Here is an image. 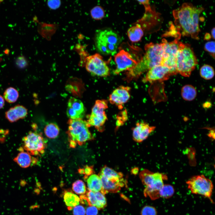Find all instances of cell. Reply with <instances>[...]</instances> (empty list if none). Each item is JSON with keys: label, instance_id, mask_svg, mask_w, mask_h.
<instances>
[{"label": "cell", "instance_id": "1", "mask_svg": "<svg viewBox=\"0 0 215 215\" xmlns=\"http://www.w3.org/2000/svg\"><path fill=\"white\" fill-rule=\"evenodd\" d=\"M202 7H196L189 3H184L173 11L176 30L182 36H190L199 39L200 30L199 18L203 10Z\"/></svg>", "mask_w": 215, "mask_h": 215}, {"label": "cell", "instance_id": "2", "mask_svg": "<svg viewBox=\"0 0 215 215\" xmlns=\"http://www.w3.org/2000/svg\"><path fill=\"white\" fill-rule=\"evenodd\" d=\"M145 50L144 55L137 64L127 73L128 80L136 79L153 67L161 64L163 51L162 43L147 44L145 46Z\"/></svg>", "mask_w": 215, "mask_h": 215}, {"label": "cell", "instance_id": "3", "mask_svg": "<svg viewBox=\"0 0 215 215\" xmlns=\"http://www.w3.org/2000/svg\"><path fill=\"white\" fill-rule=\"evenodd\" d=\"M121 41L119 36L110 29L98 31L95 37V44L98 51L105 55H115Z\"/></svg>", "mask_w": 215, "mask_h": 215}, {"label": "cell", "instance_id": "4", "mask_svg": "<svg viewBox=\"0 0 215 215\" xmlns=\"http://www.w3.org/2000/svg\"><path fill=\"white\" fill-rule=\"evenodd\" d=\"M139 176L145 186L144 191L145 196L153 200L159 198L160 190L164 184L163 181L167 179V176L162 173H154L144 169L140 173Z\"/></svg>", "mask_w": 215, "mask_h": 215}, {"label": "cell", "instance_id": "5", "mask_svg": "<svg viewBox=\"0 0 215 215\" xmlns=\"http://www.w3.org/2000/svg\"><path fill=\"white\" fill-rule=\"evenodd\" d=\"M198 63L192 49L188 44L183 43L176 56L178 73L185 77H189Z\"/></svg>", "mask_w": 215, "mask_h": 215}, {"label": "cell", "instance_id": "6", "mask_svg": "<svg viewBox=\"0 0 215 215\" xmlns=\"http://www.w3.org/2000/svg\"><path fill=\"white\" fill-rule=\"evenodd\" d=\"M68 130L67 132L71 140L82 145L87 141L93 139V137L89 130L90 126L87 122L81 118L70 119L68 121Z\"/></svg>", "mask_w": 215, "mask_h": 215}, {"label": "cell", "instance_id": "7", "mask_svg": "<svg viewBox=\"0 0 215 215\" xmlns=\"http://www.w3.org/2000/svg\"><path fill=\"white\" fill-rule=\"evenodd\" d=\"M179 38L168 42L165 39H162L163 54L161 65L168 67L173 75L178 73L176 69L177 52L183 43L178 41Z\"/></svg>", "mask_w": 215, "mask_h": 215}, {"label": "cell", "instance_id": "8", "mask_svg": "<svg viewBox=\"0 0 215 215\" xmlns=\"http://www.w3.org/2000/svg\"><path fill=\"white\" fill-rule=\"evenodd\" d=\"M188 189L194 194L202 196L211 199L214 186L212 182L203 175L194 176L186 182Z\"/></svg>", "mask_w": 215, "mask_h": 215}, {"label": "cell", "instance_id": "9", "mask_svg": "<svg viewBox=\"0 0 215 215\" xmlns=\"http://www.w3.org/2000/svg\"><path fill=\"white\" fill-rule=\"evenodd\" d=\"M22 141L24 149L30 155H37L44 152L46 141L41 133L30 132Z\"/></svg>", "mask_w": 215, "mask_h": 215}, {"label": "cell", "instance_id": "10", "mask_svg": "<svg viewBox=\"0 0 215 215\" xmlns=\"http://www.w3.org/2000/svg\"><path fill=\"white\" fill-rule=\"evenodd\" d=\"M108 108L107 101L105 100L96 101L87 122L95 127L99 131L103 130V127L107 120L105 110Z\"/></svg>", "mask_w": 215, "mask_h": 215}, {"label": "cell", "instance_id": "11", "mask_svg": "<svg viewBox=\"0 0 215 215\" xmlns=\"http://www.w3.org/2000/svg\"><path fill=\"white\" fill-rule=\"evenodd\" d=\"M86 70L93 75L106 77L110 74V69L102 57L96 53L87 57L85 61Z\"/></svg>", "mask_w": 215, "mask_h": 215}, {"label": "cell", "instance_id": "12", "mask_svg": "<svg viewBox=\"0 0 215 215\" xmlns=\"http://www.w3.org/2000/svg\"><path fill=\"white\" fill-rule=\"evenodd\" d=\"M114 61L116 67L114 71L115 74H118L124 71H129L134 67L139 60L134 59L128 52L121 49L114 55Z\"/></svg>", "mask_w": 215, "mask_h": 215}, {"label": "cell", "instance_id": "13", "mask_svg": "<svg viewBox=\"0 0 215 215\" xmlns=\"http://www.w3.org/2000/svg\"><path fill=\"white\" fill-rule=\"evenodd\" d=\"M172 75L170 70L167 67L161 65L155 66L148 71L142 81L144 82H151L157 80H167Z\"/></svg>", "mask_w": 215, "mask_h": 215}, {"label": "cell", "instance_id": "14", "mask_svg": "<svg viewBox=\"0 0 215 215\" xmlns=\"http://www.w3.org/2000/svg\"><path fill=\"white\" fill-rule=\"evenodd\" d=\"M130 88L128 86H121L115 89L110 95L109 100L112 104L117 106L119 109L127 102L130 97Z\"/></svg>", "mask_w": 215, "mask_h": 215}, {"label": "cell", "instance_id": "15", "mask_svg": "<svg viewBox=\"0 0 215 215\" xmlns=\"http://www.w3.org/2000/svg\"><path fill=\"white\" fill-rule=\"evenodd\" d=\"M102 184V189L101 192L104 195L108 193H116L125 185V180L122 179H108L99 175Z\"/></svg>", "mask_w": 215, "mask_h": 215}, {"label": "cell", "instance_id": "16", "mask_svg": "<svg viewBox=\"0 0 215 215\" xmlns=\"http://www.w3.org/2000/svg\"><path fill=\"white\" fill-rule=\"evenodd\" d=\"M155 128V127L150 126L145 122L137 123L133 129V139L136 142H141L147 139Z\"/></svg>", "mask_w": 215, "mask_h": 215}, {"label": "cell", "instance_id": "17", "mask_svg": "<svg viewBox=\"0 0 215 215\" xmlns=\"http://www.w3.org/2000/svg\"><path fill=\"white\" fill-rule=\"evenodd\" d=\"M14 161L21 167L26 168L29 167L32 163H36V159L32 158L30 155L27 152L21 151L15 157Z\"/></svg>", "mask_w": 215, "mask_h": 215}, {"label": "cell", "instance_id": "18", "mask_svg": "<svg viewBox=\"0 0 215 215\" xmlns=\"http://www.w3.org/2000/svg\"><path fill=\"white\" fill-rule=\"evenodd\" d=\"M127 34L130 40L132 42H135L141 40L144 35V32L141 25L137 24L128 29Z\"/></svg>", "mask_w": 215, "mask_h": 215}, {"label": "cell", "instance_id": "19", "mask_svg": "<svg viewBox=\"0 0 215 215\" xmlns=\"http://www.w3.org/2000/svg\"><path fill=\"white\" fill-rule=\"evenodd\" d=\"M88 190L94 192H101L102 184L99 176L95 174L90 175L87 180Z\"/></svg>", "mask_w": 215, "mask_h": 215}, {"label": "cell", "instance_id": "20", "mask_svg": "<svg viewBox=\"0 0 215 215\" xmlns=\"http://www.w3.org/2000/svg\"><path fill=\"white\" fill-rule=\"evenodd\" d=\"M63 199L69 210L78 205L80 201L79 198L76 195L70 191L64 193Z\"/></svg>", "mask_w": 215, "mask_h": 215}, {"label": "cell", "instance_id": "21", "mask_svg": "<svg viewBox=\"0 0 215 215\" xmlns=\"http://www.w3.org/2000/svg\"><path fill=\"white\" fill-rule=\"evenodd\" d=\"M181 93L184 99L186 101H191L196 98L197 91L194 86L191 85H187L182 87Z\"/></svg>", "mask_w": 215, "mask_h": 215}, {"label": "cell", "instance_id": "22", "mask_svg": "<svg viewBox=\"0 0 215 215\" xmlns=\"http://www.w3.org/2000/svg\"><path fill=\"white\" fill-rule=\"evenodd\" d=\"M99 175L108 179H122L123 177V175L122 173L117 172L106 166L102 168Z\"/></svg>", "mask_w": 215, "mask_h": 215}, {"label": "cell", "instance_id": "23", "mask_svg": "<svg viewBox=\"0 0 215 215\" xmlns=\"http://www.w3.org/2000/svg\"><path fill=\"white\" fill-rule=\"evenodd\" d=\"M44 132L47 137L54 139L57 137L59 135V128L56 123H50L46 125L44 129Z\"/></svg>", "mask_w": 215, "mask_h": 215}, {"label": "cell", "instance_id": "24", "mask_svg": "<svg viewBox=\"0 0 215 215\" xmlns=\"http://www.w3.org/2000/svg\"><path fill=\"white\" fill-rule=\"evenodd\" d=\"M4 98L9 103H13L16 102L19 97V93L15 88L10 87L7 88L4 91Z\"/></svg>", "mask_w": 215, "mask_h": 215}, {"label": "cell", "instance_id": "25", "mask_svg": "<svg viewBox=\"0 0 215 215\" xmlns=\"http://www.w3.org/2000/svg\"><path fill=\"white\" fill-rule=\"evenodd\" d=\"M68 106L70 107L83 115L84 113V108L82 102L79 100L73 97L70 99L68 103Z\"/></svg>", "mask_w": 215, "mask_h": 215}, {"label": "cell", "instance_id": "26", "mask_svg": "<svg viewBox=\"0 0 215 215\" xmlns=\"http://www.w3.org/2000/svg\"><path fill=\"white\" fill-rule=\"evenodd\" d=\"M200 74L201 77L205 79H211L214 75V69L209 65L204 64L200 69Z\"/></svg>", "mask_w": 215, "mask_h": 215}, {"label": "cell", "instance_id": "27", "mask_svg": "<svg viewBox=\"0 0 215 215\" xmlns=\"http://www.w3.org/2000/svg\"><path fill=\"white\" fill-rule=\"evenodd\" d=\"M175 190L173 186L169 184H164L160 190L159 194L160 197L169 199L174 194Z\"/></svg>", "mask_w": 215, "mask_h": 215}, {"label": "cell", "instance_id": "28", "mask_svg": "<svg viewBox=\"0 0 215 215\" xmlns=\"http://www.w3.org/2000/svg\"><path fill=\"white\" fill-rule=\"evenodd\" d=\"M73 191L76 194H84L86 192V188L85 183L80 180H78L74 182L72 185Z\"/></svg>", "mask_w": 215, "mask_h": 215}, {"label": "cell", "instance_id": "29", "mask_svg": "<svg viewBox=\"0 0 215 215\" xmlns=\"http://www.w3.org/2000/svg\"><path fill=\"white\" fill-rule=\"evenodd\" d=\"M5 116L11 122H16L20 119L19 112L14 107L10 108L5 112Z\"/></svg>", "mask_w": 215, "mask_h": 215}, {"label": "cell", "instance_id": "30", "mask_svg": "<svg viewBox=\"0 0 215 215\" xmlns=\"http://www.w3.org/2000/svg\"><path fill=\"white\" fill-rule=\"evenodd\" d=\"M85 195L87 204L89 206H95L99 209L102 208L98 202L94 192L88 190Z\"/></svg>", "mask_w": 215, "mask_h": 215}, {"label": "cell", "instance_id": "31", "mask_svg": "<svg viewBox=\"0 0 215 215\" xmlns=\"http://www.w3.org/2000/svg\"><path fill=\"white\" fill-rule=\"evenodd\" d=\"M92 18L95 20H100L105 16V12L101 6H96L93 8L90 11Z\"/></svg>", "mask_w": 215, "mask_h": 215}, {"label": "cell", "instance_id": "32", "mask_svg": "<svg viewBox=\"0 0 215 215\" xmlns=\"http://www.w3.org/2000/svg\"><path fill=\"white\" fill-rule=\"evenodd\" d=\"M141 215H157V211L155 207L146 205L142 209Z\"/></svg>", "mask_w": 215, "mask_h": 215}, {"label": "cell", "instance_id": "33", "mask_svg": "<svg viewBox=\"0 0 215 215\" xmlns=\"http://www.w3.org/2000/svg\"><path fill=\"white\" fill-rule=\"evenodd\" d=\"M215 42L211 41L207 42L204 46L205 50L209 53L214 58L215 57Z\"/></svg>", "mask_w": 215, "mask_h": 215}, {"label": "cell", "instance_id": "34", "mask_svg": "<svg viewBox=\"0 0 215 215\" xmlns=\"http://www.w3.org/2000/svg\"><path fill=\"white\" fill-rule=\"evenodd\" d=\"M67 116L70 119H75L81 118L83 115L81 114L74 110L68 106L67 110Z\"/></svg>", "mask_w": 215, "mask_h": 215}, {"label": "cell", "instance_id": "35", "mask_svg": "<svg viewBox=\"0 0 215 215\" xmlns=\"http://www.w3.org/2000/svg\"><path fill=\"white\" fill-rule=\"evenodd\" d=\"M97 201L102 208H104L106 205L107 202L104 195L101 192H94Z\"/></svg>", "mask_w": 215, "mask_h": 215}, {"label": "cell", "instance_id": "36", "mask_svg": "<svg viewBox=\"0 0 215 215\" xmlns=\"http://www.w3.org/2000/svg\"><path fill=\"white\" fill-rule=\"evenodd\" d=\"M16 64L19 68L23 69L27 66V62L24 56H21L17 58L16 60Z\"/></svg>", "mask_w": 215, "mask_h": 215}, {"label": "cell", "instance_id": "37", "mask_svg": "<svg viewBox=\"0 0 215 215\" xmlns=\"http://www.w3.org/2000/svg\"><path fill=\"white\" fill-rule=\"evenodd\" d=\"M85 210L83 206L81 205H77L73 208V215H85Z\"/></svg>", "mask_w": 215, "mask_h": 215}, {"label": "cell", "instance_id": "38", "mask_svg": "<svg viewBox=\"0 0 215 215\" xmlns=\"http://www.w3.org/2000/svg\"><path fill=\"white\" fill-rule=\"evenodd\" d=\"M98 209L95 206H89L87 207L85 211L86 215H97Z\"/></svg>", "mask_w": 215, "mask_h": 215}, {"label": "cell", "instance_id": "39", "mask_svg": "<svg viewBox=\"0 0 215 215\" xmlns=\"http://www.w3.org/2000/svg\"><path fill=\"white\" fill-rule=\"evenodd\" d=\"M60 3L59 1H48V4L50 8L55 9L59 7Z\"/></svg>", "mask_w": 215, "mask_h": 215}, {"label": "cell", "instance_id": "40", "mask_svg": "<svg viewBox=\"0 0 215 215\" xmlns=\"http://www.w3.org/2000/svg\"><path fill=\"white\" fill-rule=\"evenodd\" d=\"M84 170V174H86V176H87L93 173V170L92 167L90 166H87Z\"/></svg>", "mask_w": 215, "mask_h": 215}, {"label": "cell", "instance_id": "41", "mask_svg": "<svg viewBox=\"0 0 215 215\" xmlns=\"http://www.w3.org/2000/svg\"><path fill=\"white\" fill-rule=\"evenodd\" d=\"M4 105V98L0 95V109L2 108Z\"/></svg>", "mask_w": 215, "mask_h": 215}, {"label": "cell", "instance_id": "42", "mask_svg": "<svg viewBox=\"0 0 215 215\" xmlns=\"http://www.w3.org/2000/svg\"><path fill=\"white\" fill-rule=\"evenodd\" d=\"M70 146L72 148H75L76 145V143L70 140L69 141Z\"/></svg>", "mask_w": 215, "mask_h": 215}, {"label": "cell", "instance_id": "43", "mask_svg": "<svg viewBox=\"0 0 215 215\" xmlns=\"http://www.w3.org/2000/svg\"><path fill=\"white\" fill-rule=\"evenodd\" d=\"M215 27H214L211 30V35L213 39H215Z\"/></svg>", "mask_w": 215, "mask_h": 215}, {"label": "cell", "instance_id": "44", "mask_svg": "<svg viewBox=\"0 0 215 215\" xmlns=\"http://www.w3.org/2000/svg\"><path fill=\"white\" fill-rule=\"evenodd\" d=\"M211 36L209 33H206L205 36V39L206 40H208L211 39Z\"/></svg>", "mask_w": 215, "mask_h": 215}]
</instances>
